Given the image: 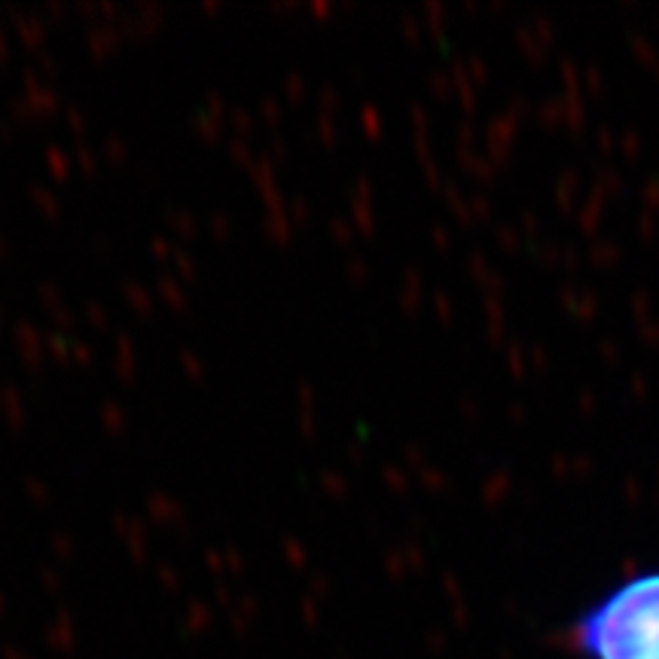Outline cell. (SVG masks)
<instances>
[{
	"mask_svg": "<svg viewBox=\"0 0 659 659\" xmlns=\"http://www.w3.org/2000/svg\"><path fill=\"white\" fill-rule=\"evenodd\" d=\"M583 659H659V568L629 574L571 623Z\"/></svg>",
	"mask_w": 659,
	"mask_h": 659,
	"instance_id": "6da1fadb",
	"label": "cell"
}]
</instances>
